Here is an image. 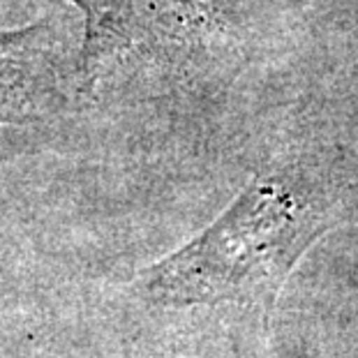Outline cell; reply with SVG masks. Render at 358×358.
<instances>
[{
	"instance_id": "obj_1",
	"label": "cell",
	"mask_w": 358,
	"mask_h": 358,
	"mask_svg": "<svg viewBox=\"0 0 358 358\" xmlns=\"http://www.w3.org/2000/svg\"><path fill=\"white\" fill-rule=\"evenodd\" d=\"M347 208V176L333 159H287L259 173L196 238L143 271L139 292L171 308H268Z\"/></svg>"
},
{
	"instance_id": "obj_2",
	"label": "cell",
	"mask_w": 358,
	"mask_h": 358,
	"mask_svg": "<svg viewBox=\"0 0 358 358\" xmlns=\"http://www.w3.org/2000/svg\"><path fill=\"white\" fill-rule=\"evenodd\" d=\"M86 93L81 35L47 17L0 33V125L56 118Z\"/></svg>"
},
{
	"instance_id": "obj_3",
	"label": "cell",
	"mask_w": 358,
	"mask_h": 358,
	"mask_svg": "<svg viewBox=\"0 0 358 358\" xmlns=\"http://www.w3.org/2000/svg\"><path fill=\"white\" fill-rule=\"evenodd\" d=\"M81 12L86 90L127 60L169 51L196 33L210 0H70Z\"/></svg>"
}]
</instances>
